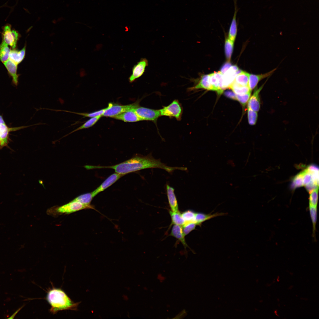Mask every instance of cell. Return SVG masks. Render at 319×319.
Here are the masks:
<instances>
[{"instance_id":"obj_1","label":"cell","mask_w":319,"mask_h":319,"mask_svg":"<svg viewBox=\"0 0 319 319\" xmlns=\"http://www.w3.org/2000/svg\"><path fill=\"white\" fill-rule=\"evenodd\" d=\"M108 168L113 169L115 172L125 175L127 174L148 168H159L170 173L175 170H182V167L167 166L160 160L154 158L151 154L146 156L137 155L120 163L107 166H91V168Z\"/></svg>"},{"instance_id":"obj_2","label":"cell","mask_w":319,"mask_h":319,"mask_svg":"<svg viewBox=\"0 0 319 319\" xmlns=\"http://www.w3.org/2000/svg\"><path fill=\"white\" fill-rule=\"evenodd\" d=\"M46 300L51 306L50 312L54 314L60 311L76 310L80 302H75L60 288H53L48 292Z\"/></svg>"},{"instance_id":"obj_3","label":"cell","mask_w":319,"mask_h":319,"mask_svg":"<svg viewBox=\"0 0 319 319\" xmlns=\"http://www.w3.org/2000/svg\"><path fill=\"white\" fill-rule=\"evenodd\" d=\"M318 168L314 165H310L295 176L293 179L292 187L295 188L305 186L310 192L318 187Z\"/></svg>"},{"instance_id":"obj_4","label":"cell","mask_w":319,"mask_h":319,"mask_svg":"<svg viewBox=\"0 0 319 319\" xmlns=\"http://www.w3.org/2000/svg\"><path fill=\"white\" fill-rule=\"evenodd\" d=\"M160 111L161 116L174 118L178 121H180L182 118L183 108L179 101L175 100L168 105L163 106Z\"/></svg>"},{"instance_id":"obj_5","label":"cell","mask_w":319,"mask_h":319,"mask_svg":"<svg viewBox=\"0 0 319 319\" xmlns=\"http://www.w3.org/2000/svg\"><path fill=\"white\" fill-rule=\"evenodd\" d=\"M2 29V41L10 46L12 49H15L18 41L20 37L19 32L14 29H12L11 25L8 24L3 27Z\"/></svg>"},{"instance_id":"obj_6","label":"cell","mask_w":319,"mask_h":319,"mask_svg":"<svg viewBox=\"0 0 319 319\" xmlns=\"http://www.w3.org/2000/svg\"><path fill=\"white\" fill-rule=\"evenodd\" d=\"M139 105V101L129 105H122L110 103L102 116L112 118L125 112L131 110Z\"/></svg>"},{"instance_id":"obj_7","label":"cell","mask_w":319,"mask_h":319,"mask_svg":"<svg viewBox=\"0 0 319 319\" xmlns=\"http://www.w3.org/2000/svg\"><path fill=\"white\" fill-rule=\"evenodd\" d=\"M95 208L92 205H86L79 202L71 201L70 202L55 208V213L58 214H69L82 210Z\"/></svg>"},{"instance_id":"obj_8","label":"cell","mask_w":319,"mask_h":319,"mask_svg":"<svg viewBox=\"0 0 319 319\" xmlns=\"http://www.w3.org/2000/svg\"><path fill=\"white\" fill-rule=\"evenodd\" d=\"M133 110L142 121H152L156 123L161 116L160 110H156L139 106Z\"/></svg>"},{"instance_id":"obj_9","label":"cell","mask_w":319,"mask_h":319,"mask_svg":"<svg viewBox=\"0 0 319 319\" xmlns=\"http://www.w3.org/2000/svg\"><path fill=\"white\" fill-rule=\"evenodd\" d=\"M148 64V61L147 59L142 58L134 65L132 68V73L128 78L129 82L132 83L142 76Z\"/></svg>"},{"instance_id":"obj_10","label":"cell","mask_w":319,"mask_h":319,"mask_svg":"<svg viewBox=\"0 0 319 319\" xmlns=\"http://www.w3.org/2000/svg\"><path fill=\"white\" fill-rule=\"evenodd\" d=\"M242 71L239 70L236 65L231 66L226 72L223 74V84L224 89L229 88L233 83L236 75Z\"/></svg>"},{"instance_id":"obj_11","label":"cell","mask_w":319,"mask_h":319,"mask_svg":"<svg viewBox=\"0 0 319 319\" xmlns=\"http://www.w3.org/2000/svg\"><path fill=\"white\" fill-rule=\"evenodd\" d=\"M123 175L116 172L110 175L98 188L92 192L93 197L112 185Z\"/></svg>"},{"instance_id":"obj_12","label":"cell","mask_w":319,"mask_h":319,"mask_svg":"<svg viewBox=\"0 0 319 319\" xmlns=\"http://www.w3.org/2000/svg\"><path fill=\"white\" fill-rule=\"evenodd\" d=\"M264 84H263L259 88L255 89L248 102V107L257 112L259 111L260 108L261 103L259 94Z\"/></svg>"},{"instance_id":"obj_13","label":"cell","mask_w":319,"mask_h":319,"mask_svg":"<svg viewBox=\"0 0 319 319\" xmlns=\"http://www.w3.org/2000/svg\"><path fill=\"white\" fill-rule=\"evenodd\" d=\"M275 68L267 73L259 74H249L248 80V87L250 90H252L254 89L258 83L262 80L269 77L276 70Z\"/></svg>"},{"instance_id":"obj_14","label":"cell","mask_w":319,"mask_h":319,"mask_svg":"<svg viewBox=\"0 0 319 319\" xmlns=\"http://www.w3.org/2000/svg\"><path fill=\"white\" fill-rule=\"evenodd\" d=\"M199 89L212 90L211 86L209 82V74L202 75L196 84L193 86L187 89V91L189 92Z\"/></svg>"},{"instance_id":"obj_15","label":"cell","mask_w":319,"mask_h":319,"mask_svg":"<svg viewBox=\"0 0 319 319\" xmlns=\"http://www.w3.org/2000/svg\"><path fill=\"white\" fill-rule=\"evenodd\" d=\"M9 75L12 78V82L17 86L18 83L19 75L17 73V65L9 59L3 63Z\"/></svg>"},{"instance_id":"obj_16","label":"cell","mask_w":319,"mask_h":319,"mask_svg":"<svg viewBox=\"0 0 319 319\" xmlns=\"http://www.w3.org/2000/svg\"><path fill=\"white\" fill-rule=\"evenodd\" d=\"M112 118L125 122H132L142 121L133 110L125 112L114 116Z\"/></svg>"},{"instance_id":"obj_17","label":"cell","mask_w":319,"mask_h":319,"mask_svg":"<svg viewBox=\"0 0 319 319\" xmlns=\"http://www.w3.org/2000/svg\"><path fill=\"white\" fill-rule=\"evenodd\" d=\"M166 189L168 200L170 208L173 211H178V207L174 189L169 185L167 184Z\"/></svg>"},{"instance_id":"obj_18","label":"cell","mask_w":319,"mask_h":319,"mask_svg":"<svg viewBox=\"0 0 319 319\" xmlns=\"http://www.w3.org/2000/svg\"><path fill=\"white\" fill-rule=\"evenodd\" d=\"M26 44L20 50L12 49L11 50L9 59L17 65L20 63L25 58L26 51Z\"/></svg>"},{"instance_id":"obj_19","label":"cell","mask_w":319,"mask_h":319,"mask_svg":"<svg viewBox=\"0 0 319 319\" xmlns=\"http://www.w3.org/2000/svg\"><path fill=\"white\" fill-rule=\"evenodd\" d=\"M234 13L230 26L228 38L230 40L233 42H234L235 40L237 31L236 16L238 9L237 5L236 0H234Z\"/></svg>"},{"instance_id":"obj_20","label":"cell","mask_w":319,"mask_h":319,"mask_svg":"<svg viewBox=\"0 0 319 319\" xmlns=\"http://www.w3.org/2000/svg\"><path fill=\"white\" fill-rule=\"evenodd\" d=\"M181 226L174 224L173 226L170 235L173 237L178 240L185 248L188 247L186 244L184 235Z\"/></svg>"},{"instance_id":"obj_21","label":"cell","mask_w":319,"mask_h":319,"mask_svg":"<svg viewBox=\"0 0 319 319\" xmlns=\"http://www.w3.org/2000/svg\"><path fill=\"white\" fill-rule=\"evenodd\" d=\"M222 213H216L213 214H206L202 213H196L195 215V223L198 225H201L205 221L213 217L222 215Z\"/></svg>"},{"instance_id":"obj_22","label":"cell","mask_w":319,"mask_h":319,"mask_svg":"<svg viewBox=\"0 0 319 319\" xmlns=\"http://www.w3.org/2000/svg\"><path fill=\"white\" fill-rule=\"evenodd\" d=\"M107 108L108 107L90 113H78L66 110H54L52 109H51V110L55 111H64L80 115L85 117L92 118L99 116H102L103 114Z\"/></svg>"},{"instance_id":"obj_23","label":"cell","mask_w":319,"mask_h":319,"mask_svg":"<svg viewBox=\"0 0 319 319\" xmlns=\"http://www.w3.org/2000/svg\"><path fill=\"white\" fill-rule=\"evenodd\" d=\"M249 73L241 71L236 76L234 82L243 86H248Z\"/></svg>"},{"instance_id":"obj_24","label":"cell","mask_w":319,"mask_h":319,"mask_svg":"<svg viewBox=\"0 0 319 319\" xmlns=\"http://www.w3.org/2000/svg\"><path fill=\"white\" fill-rule=\"evenodd\" d=\"M101 116H99L91 118L89 119V120H88L87 121L85 122L81 126L78 127L75 129L71 131V132L69 133L68 134L65 135L61 138L65 137V136H67L76 131L84 129L87 128L92 126L96 123L101 118Z\"/></svg>"},{"instance_id":"obj_25","label":"cell","mask_w":319,"mask_h":319,"mask_svg":"<svg viewBox=\"0 0 319 319\" xmlns=\"http://www.w3.org/2000/svg\"><path fill=\"white\" fill-rule=\"evenodd\" d=\"M11 50L9 46L3 41L0 44V61L4 63L9 59Z\"/></svg>"},{"instance_id":"obj_26","label":"cell","mask_w":319,"mask_h":319,"mask_svg":"<svg viewBox=\"0 0 319 319\" xmlns=\"http://www.w3.org/2000/svg\"><path fill=\"white\" fill-rule=\"evenodd\" d=\"M169 212L171 219V225L176 224L181 226L185 224V222L181 214L179 211H170Z\"/></svg>"},{"instance_id":"obj_27","label":"cell","mask_w":319,"mask_h":319,"mask_svg":"<svg viewBox=\"0 0 319 319\" xmlns=\"http://www.w3.org/2000/svg\"><path fill=\"white\" fill-rule=\"evenodd\" d=\"M310 215L313 226L312 236L315 239L316 224L317 219V207L309 206Z\"/></svg>"},{"instance_id":"obj_28","label":"cell","mask_w":319,"mask_h":319,"mask_svg":"<svg viewBox=\"0 0 319 319\" xmlns=\"http://www.w3.org/2000/svg\"><path fill=\"white\" fill-rule=\"evenodd\" d=\"M236 95H242L251 91L248 86H243L233 82L229 87Z\"/></svg>"},{"instance_id":"obj_29","label":"cell","mask_w":319,"mask_h":319,"mask_svg":"<svg viewBox=\"0 0 319 319\" xmlns=\"http://www.w3.org/2000/svg\"><path fill=\"white\" fill-rule=\"evenodd\" d=\"M93 197L92 192H91L80 195L72 201H77L84 204L89 205Z\"/></svg>"},{"instance_id":"obj_30","label":"cell","mask_w":319,"mask_h":319,"mask_svg":"<svg viewBox=\"0 0 319 319\" xmlns=\"http://www.w3.org/2000/svg\"><path fill=\"white\" fill-rule=\"evenodd\" d=\"M234 42L230 40L229 38H227L225 40V54L228 61H230L231 59L234 47Z\"/></svg>"},{"instance_id":"obj_31","label":"cell","mask_w":319,"mask_h":319,"mask_svg":"<svg viewBox=\"0 0 319 319\" xmlns=\"http://www.w3.org/2000/svg\"><path fill=\"white\" fill-rule=\"evenodd\" d=\"M318 187L311 191L310 193L309 206L317 207L318 199Z\"/></svg>"},{"instance_id":"obj_32","label":"cell","mask_w":319,"mask_h":319,"mask_svg":"<svg viewBox=\"0 0 319 319\" xmlns=\"http://www.w3.org/2000/svg\"><path fill=\"white\" fill-rule=\"evenodd\" d=\"M195 213L193 211L190 210H187L183 212L181 215L185 221V224L191 222L195 223Z\"/></svg>"},{"instance_id":"obj_33","label":"cell","mask_w":319,"mask_h":319,"mask_svg":"<svg viewBox=\"0 0 319 319\" xmlns=\"http://www.w3.org/2000/svg\"><path fill=\"white\" fill-rule=\"evenodd\" d=\"M209 82L211 86L212 91L217 92L219 95L221 94L223 91L219 88L218 80L214 73L209 74Z\"/></svg>"},{"instance_id":"obj_34","label":"cell","mask_w":319,"mask_h":319,"mask_svg":"<svg viewBox=\"0 0 319 319\" xmlns=\"http://www.w3.org/2000/svg\"><path fill=\"white\" fill-rule=\"evenodd\" d=\"M258 115L257 112L252 110L248 107V122L251 125H254L256 123Z\"/></svg>"},{"instance_id":"obj_35","label":"cell","mask_w":319,"mask_h":319,"mask_svg":"<svg viewBox=\"0 0 319 319\" xmlns=\"http://www.w3.org/2000/svg\"><path fill=\"white\" fill-rule=\"evenodd\" d=\"M252 91L242 95H236V100L238 101L243 107H245L250 97Z\"/></svg>"},{"instance_id":"obj_36","label":"cell","mask_w":319,"mask_h":319,"mask_svg":"<svg viewBox=\"0 0 319 319\" xmlns=\"http://www.w3.org/2000/svg\"><path fill=\"white\" fill-rule=\"evenodd\" d=\"M197 224L194 222L185 224L182 228L183 233L185 236L191 232L195 230Z\"/></svg>"},{"instance_id":"obj_37","label":"cell","mask_w":319,"mask_h":319,"mask_svg":"<svg viewBox=\"0 0 319 319\" xmlns=\"http://www.w3.org/2000/svg\"><path fill=\"white\" fill-rule=\"evenodd\" d=\"M231 66L232 65L229 61L226 62L222 66L220 71L222 74H224Z\"/></svg>"},{"instance_id":"obj_38","label":"cell","mask_w":319,"mask_h":319,"mask_svg":"<svg viewBox=\"0 0 319 319\" xmlns=\"http://www.w3.org/2000/svg\"><path fill=\"white\" fill-rule=\"evenodd\" d=\"M224 95L227 97L232 99L236 100V94L233 91H226L224 93Z\"/></svg>"},{"instance_id":"obj_39","label":"cell","mask_w":319,"mask_h":319,"mask_svg":"<svg viewBox=\"0 0 319 319\" xmlns=\"http://www.w3.org/2000/svg\"><path fill=\"white\" fill-rule=\"evenodd\" d=\"M9 128H8L5 123L4 124H1L0 125V136L3 133H4Z\"/></svg>"},{"instance_id":"obj_40","label":"cell","mask_w":319,"mask_h":319,"mask_svg":"<svg viewBox=\"0 0 319 319\" xmlns=\"http://www.w3.org/2000/svg\"><path fill=\"white\" fill-rule=\"evenodd\" d=\"M25 305H23L21 307L19 308L9 318H8V319H11L14 318L15 316H16V315H17V314L19 312V311L20 310H21L25 306Z\"/></svg>"},{"instance_id":"obj_41","label":"cell","mask_w":319,"mask_h":319,"mask_svg":"<svg viewBox=\"0 0 319 319\" xmlns=\"http://www.w3.org/2000/svg\"><path fill=\"white\" fill-rule=\"evenodd\" d=\"M5 124V123L3 118L2 116L0 115V125Z\"/></svg>"}]
</instances>
